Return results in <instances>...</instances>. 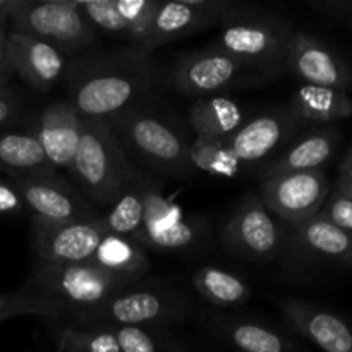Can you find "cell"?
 <instances>
[{"mask_svg": "<svg viewBox=\"0 0 352 352\" xmlns=\"http://www.w3.org/2000/svg\"><path fill=\"white\" fill-rule=\"evenodd\" d=\"M274 72L244 64L217 47L182 55L172 69V85L184 95L206 98L274 79Z\"/></svg>", "mask_w": 352, "mask_h": 352, "instance_id": "52a82bcc", "label": "cell"}, {"mask_svg": "<svg viewBox=\"0 0 352 352\" xmlns=\"http://www.w3.org/2000/svg\"><path fill=\"white\" fill-rule=\"evenodd\" d=\"M107 329L116 337L120 352H158L157 342L144 327L116 325Z\"/></svg>", "mask_w": 352, "mask_h": 352, "instance_id": "d6a6232c", "label": "cell"}, {"mask_svg": "<svg viewBox=\"0 0 352 352\" xmlns=\"http://www.w3.org/2000/svg\"><path fill=\"white\" fill-rule=\"evenodd\" d=\"M82 117L71 102H54L41 110L33 134L55 168H69L82 134Z\"/></svg>", "mask_w": 352, "mask_h": 352, "instance_id": "7402d4cb", "label": "cell"}, {"mask_svg": "<svg viewBox=\"0 0 352 352\" xmlns=\"http://www.w3.org/2000/svg\"><path fill=\"white\" fill-rule=\"evenodd\" d=\"M196 291L208 302L222 308L241 306L250 299L251 289L246 280L232 272L217 267H203L192 277Z\"/></svg>", "mask_w": 352, "mask_h": 352, "instance_id": "83f0119b", "label": "cell"}, {"mask_svg": "<svg viewBox=\"0 0 352 352\" xmlns=\"http://www.w3.org/2000/svg\"><path fill=\"white\" fill-rule=\"evenodd\" d=\"M229 342L241 352H291L292 344L274 329L248 320H236L223 327Z\"/></svg>", "mask_w": 352, "mask_h": 352, "instance_id": "f1b7e54d", "label": "cell"}, {"mask_svg": "<svg viewBox=\"0 0 352 352\" xmlns=\"http://www.w3.org/2000/svg\"><path fill=\"white\" fill-rule=\"evenodd\" d=\"M55 337L60 352H120L107 327H65Z\"/></svg>", "mask_w": 352, "mask_h": 352, "instance_id": "1f68e13d", "label": "cell"}, {"mask_svg": "<svg viewBox=\"0 0 352 352\" xmlns=\"http://www.w3.org/2000/svg\"><path fill=\"white\" fill-rule=\"evenodd\" d=\"M278 309L291 329L323 352H352V325L325 308L301 301L280 299Z\"/></svg>", "mask_w": 352, "mask_h": 352, "instance_id": "ac0fdd59", "label": "cell"}, {"mask_svg": "<svg viewBox=\"0 0 352 352\" xmlns=\"http://www.w3.org/2000/svg\"><path fill=\"white\" fill-rule=\"evenodd\" d=\"M330 195L325 170L294 172L263 179L258 196L268 212L294 229L318 215Z\"/></svg>", "mask_w": 352, "mask_h": 352, "instance_id": "30bf717a", "label": "cell"}, {"mask_svg": "<svg viewBox=\"0 0 352 352\" xmlns=\"http://www.w3.org/2000/svg\"><path fill=\"white\" fill-rule=\"evenodd\" d=\"M285 69L305 85L323 86L346 93L352 88L349 64L327 41L305 31H292Z\"/></svg>", "mask_w": 352, "mask_h": 352, "instance_id": "4fadbf2b", "label": "cell"}, {"mask_svg": "<svg viewBox=\"0 0 352 352\" xmlns=\"http://www.w3.org/2000/svg\"><path fill=\"white\" fill-rule=\"evenodd\" d=\"M0 170L12 179L54 177L57 168L50 164L33 133H0Z\"/></svg>", "mask_w": 352, "mask_h": 352, "instance_id": "cb8c5ba5", "label": "cell"}, {"mask_svg": "<svg viewBox=\"0 0 352 352\" xmlns=\"http://www.w3.org/2000/svg\"><path fill=\"white\" fill-rule=\"evenodd\" d=\"M189 165L191 168L215 175V177L230 179L239 172V160L230 153L226 140L199 138L189 144Z\"/></svg>", "mask_w": 352, "mask_h": 352, "instance_id": "4dcf8cb0", "label": "cell"}, {"mask_svg": "<svg viewBox=\"0 0 352 352\" xmlns=\"http://www.w3.org/2000/svg\"><path fill=\"white\" fill-rule=\"evenodd\" d=\"M133 282L116 277L96 265L43 263L38 261L24 289L69 306L72 318L85 309L96 308L103 301Z\"/></svg>", "mask_w": 352, "mask_h": 352, "instance_id": "5b68a950", "label": "cell"}, {"mask_svg": "<svg viewBox=\"0 0 352 352\" xmlns=\"http://www.w3.org/2000/svg\"><path fill=\"white\" fill-rule=\"evenodd\" d=\"M336 191L340 192L342 196H346V198H349L352 201V179L339 177V181H337L336 184Z\"/></svg>", "mask_w": 352, "mask_h": 352, "instance_id": "ab89813d", "label": "cell"}, {"mask_svg": "<svg viewBox=\"0 0 352 352\" xmlns=\"http://www.w3.org/2000/svg\"><path fill=\"white\" fill-rule=\"evenodd\" d=\"M89 263L133 284L140 282L150 268L146 254L140 244L129 237L110 232L98 244Z\"/></svg>", "mask_w": 352, "mask_h": 352, "instance_id": "4316f807", "label": "cell"}, {"mask_svg": "<svg viewBox=\"0 0 352 352\" xmlns=\"http://www.w3.org/2000/svg\"><path fill=\"white\" fill-rule=\"evenodd\" d=\"M309 7L320 16L352 28V0H309Z\"/></svg>", "mask_w": 352, "mask_h": 352, "instance_id": "e575fe53", "label": "cell"}, {"mask_svg": "<svg viewBox=\"0 0 352 352\" xmlns=\"http://www.w3.org/2000/svg\"><path fill=\"white\" fill-rule=\"evenodd\" d=\"M158 3L160 0H88L79 7L93 28L129 38L131 47L141 48Z\"/></svg>", "mask_w": 352, "mask_h": 352, "instance_id": "d6986e66", "label": "cell"}, {"mask_svg": "<svg viewBox=\"0 0 352 352\" xmlns=\"http://www.w3.org/2000/svg\"><path fill=\"white\" fill-rule=\"evenodd\" d=\"M285 251L296 265L352 268V236L316 215L299 227H287ZM284 251V253H285Z\"/></svg>", "mask_w": 352, "mask_h": 352, "instance_id": "e0dca14e", "label": "cell"}, {"mask_svg": "<svg viewBox=\"0 0 352 352\" xmlns=\"http://www.w3.org/2000/svg\"><path fill=\"white\" fill-rule=\"evenodd\" d=\"M236 7L230 0H160L141 50L150 54L157 47L219 24Z\"/></svg>", "mask_w": 352, "mask_h": 352, "instance_id": "7c38bea8", "label": "cell"}, {"mask_svg": "<svg viewBox=\"0 0 352 352\" xmlns=\"http://www.w3.org/2000/svg\"><path fill=\"white\" fill-rule=\"evenodd\" d=\"M220 31L213 47L244 64L274 74L285 71L292 24L272 14H260L237 6L219 23Z\"/></svg>", "mask_w": 352, "mask_h": 352, "instance_id": "3957f363", "label": "cell"}, {"mask_svg": "<svg viewBox=\"0 0 352 352\" xmlns=\"http://www.w3.org/2000/svg\"><path fill=\"white\" fill-rule=\"evenodd\" d=\"M57 352H60V351H57Z\"/></svg>", "mask_w": 352, "mask_h": 352, "instance_id": "ee69618b", "label": "cell"}, {"mask_svg": "<svg viewBox=\"0 0 352 352\" xmlns=\"http://www.w3.org/2000/svg\"><path fill=\"white\" fill-rule=\"evenodd\" d=\"M203 236V220L186 217L181 206L164 195L160 184L151 192L143 227L134 237V243L158 251H181L198 244Z\"/></svg>", "mask_w": 352, "mask_h": 352, "instance_id": "9a60e30c", "label": "cell"}, {"mask_svg": "<svg viewBox=\"0 0 352 352\" xmlns=\"http://www.w3.org/2000/svg\"><path fill=\"white\" fill-rule=\"evenodd\" d=\"M158 184L160 181L136 168L133 177L126 182L112 205L102 215L107 230L110 234L129 237L134 241V237L140 234L141 227H143L144 213H146L151 192Z\"/></svg>", "mask_w": 352, "mask_h": 352, "instance_id": "603a6c76", "label": "cell"}, {"mask_svg": "<svg viewBox=\"0 0 352 352\" xmlns=\"http://www.w3.org/2000/svg\"><path fill=\"white\" fill-rule=\"evenodd\" d=\"M9 24L10 33L47 41L65 57H78L95 41L79 0H23Z\"/></svg>", "mask_w": 352, "mask_h": 352, "instance_id": "8992f818", "label": "cell"}, {"mask_svg": "<svg viewBox=\"0 0 352 352\" xmlns=\"http://www.w3.org/2000/svg\"><path fill=\"white\" fill-rule=\"evenodd\" d=\"M340 177L352 179V148L344 155L342 162H340Z\"/></svg>", "mask_w": 352, "mask_h": 352, "instance_id": "60d3db41", "label": "cell"}, {"mask_svg": "<svg viewBox=\"0 0 352 352\" xmlns=\"http://www.w3.org/2000/svg\"><path fill=\"white\" fill-rule=\"evenodd\" d=\"M67 170L71 184L93 206L107 210L133 177L136 167L107 120L85 119L79 148Z\"/></svg>", "mask_w": 352, "mask_h": 352, "instance_id": "7a4b0ae2", "label": "cell"}, {"mask_svg": "<svg viewBox=\"0 0 352 352\" xmlns=\"http://www.w3.org/2000/svg\"><path fill=\"white\" fill-rule=\"evenodd\" d=\"M119 143L131 148L143 164L155 172L170 177H186L189 165V144L162 119L146 110L129 107L107 119ZM122 146V148H124Z\"/></svg>", "mask_w": 352, "mask_h": 352, "instance_id": "277c9868", "label": "cell"}, {"mask_svg": "<svg viewBox=\"0 0 352 352\" xmlns=\"http://www.w3.org/2000/svg\"><path fill=\"white\" fill-rule=\"evenodd\" d=\"M188 311L186 301L174 291L162 287H140L138 282L126 285L96 308L74 316L79 327H144L175 322Z\"/></svg>", "mask_w": 352, "mask_h": 352, "instance_id": "ba28073f", "label": "cell"}, {"mask_svg": "<svg viewBox=\"0 0 352 352\" xmlns=\"http://www.w3.org/2000/svg\"><path fill=\"white\" fill-rule=\"evenodd\" d=\"M222 239L237 256L251 261L274 260L287 246V227L275 219L258 192L244 196L223 227Z\"/></svg>", "mask_w": 352, "mask_h": 352, "instance_id": "9c48e42d", "label": "cell"}, {"mask_svg": "<svg viewBox=\"0 0 352 352\" xmlns=\"http://www.w3.org/2000/svg\"><path fill=\"white\" fill-rule=\"evenodd\" d=\"M65 79L71 103L82 119L107 120L162 82V69L150 54L127 47L74 57Z\"/></svg>", "mask_w": 352, "mask_h": 352, "instance_id": "6da1fadb", "label": "cell"}, {"mask_svg": "<svg viewBox=\"0 0 352 352\" xmlns=\"http://www.w3.org/2000/svg\"><path fill=\"white\" fill-rule=\"evenodd\" d=\"M12 182L23 199L24 208L31 212L34 222L58 226L100 215L71 182L58 175L12 179Z\"/></svg>", "mask_w": 352, "mask_h": 352, "instance_id": "8fae6325", "label": "cell"}, {"mask_svg": "<svg viewBox=\"0 0 352 352\" xmlns=\"http://www.w3.org/2000/svg\"><path fill=\"white\" fill-rule=\"evenodd\" d=\"M33 223V243L43 263H85L91 260L96 248L109 234L102 215L78 222Z\"/></svg>", "mask_w": 352, "mask_h": 352, "instance_id": "5bb4252c", "label": "cell"}, {"mask_svg": "<svg viewBox=\"0 0 352 352\" xmlns=\"http://www.w3.org/2000/svg\"><path fill=\"white\" fill-rule=\"evenodd\" d=\"M302 127L289 109L272 110L246 120L226 143L239 164H256L284 150Z\"/></svg>", "mask_w": 352, "mask_h": 352, "instance_id": "2e32d148", "label": "cell"}, {"mask_svg": "<svg viewBox=\"0 0 352 352\" xmlns=\"http://www.w3.org/2000/svg\"><path fill=\"white\" fill-rule=\"evenodd\" d=\"M9 81H10V78L0 74V88H6V86H9Z\"/></svg>", "mask_w": 352, "mask_h": 352, "instance_id": "7bdbcfd3", "label": "cell"}, {"mask_svg": "<svg viewBox=\"0 0 352 352\" xmlns=\"http://www.w3.org/2000/svg\"><path fill=\"white\" fill-rule=\"evenodd\" d=\"M339 143L340 133L337 127H316L292 140L280 153L270 158L265 164L260 177L268 179L294 172L323 170V167L336 157Z\"/></svg>", "mask_w": 352, "mask_h": 352, "instance_id": "ffe728a7", "label": "cell"}, {"mask_svg": "<svg viewBox=\"0 0 352 352\" xmlns=\"http://www.w3.org/2000/svg\"><path fill=\"white\" fill-rule=\"evenodd\" d=\"M168 352H188V351H186L184 347L179 346V344L170 342V346H168Z\"/></svg>", "mask_w": 352, "mask_h": 352, "instance_id": "b9f144b4", "label": "cell"}, {"mask_svg": "<svg viewBox=\"0 0 352 352\" xmlns=\"http://www.w3.org/2000/svg\"><path fill=\"white\" fill-rule=\"evenodd\" d=\"M0 74L10 76L14 74L12 58H10V48H9V31L6 28L0 26Z\"/></svg>", "mask_w": 352, "mask_h": 352, "instance_id": "74e56055", "label": "cell"}, {"mask_svg": "<svg viewBox=\"0 0 352 352\" xmlns=\"http://www.w3.org/2000/svg\"><path fill=\"white\" fill-rule=\"evenodd\" d=\"M318 215H322L323 219H327L333 226L352 236V201L340 192H337L336 189L330 191L329 198H327L325 205Z\"/></svg>", "mask_w": 352, "mask_h": 352, "instance_id": "836d02e7", "label": "cell"}, {"mask_svg": "<svg viewBox=\"0 0 352 352\" xmlns=\"http://www.w3.org/2000/svg\"><path fill=\"white\" fill-rule=\"evenodd\" d=\"M246 122V112L227 95L198 98L189 110V126L199 138L227 140Z\"/></svg>", "mask_w": 352, "mask_h": 352, "instance_id": "484cf974", "label": "cell"}, {"mask_svg": "<svg viewBox=\"0 0 352 352\" xmlns=\"http://www.w3.org/2000/svg\"><path fill=\"white\" fill-rule=\"evenodd\" d=\"M19 112V103L9 86L0 88V127L9 124Z\"/></svg>", "mask_w": 352, "mask_h": 352, "instance_id": "8d00e7d4", "label": "cell"}, {"mask_svg": "<svg viewBox=\"0 0 352 352\" xmlns=\"http://www.w3.org/2000/svg\"><path fill=\"white\" fill-rule=\"evenodd\" d=\"M16 316H41V318L65 320L72 318L69 306L62 305L57 299L36 294L28 289L19 292L0 294V322L16 318Z\"/></svg>", "mask_w": 352, "mask_h": 352, "instance_id": "f546056e", "label": "cell"}, {"mask_svg": "<svg viewBox=\"0 0 352 352\" xmlns=\"http://www.w3.org/2000/svg\"><path fill=\"white\" fill-rule=\"evenodd\" d=\"M287 109L305 127L309 124H332L352 116V100L346 91L302 85L292 93Z\"/></svg>", "mask_w": 352, "mask_h": 352, "instance_id": "d4e9b609", "label": "cell"}, {"mask_svg": "<svg viewBox=\"0 0 352 352\" xmlns=\"http://www.w3.org/2000/svg\"><path fill=\"white\" fill-rule=\"evenodd\" d=\"M9 48L14 72L28 86L40 91L54 88L58 79L65 76L71 62L54 45L10 31Z\"/></svg>", "mask_w": 352, "mask_h": 352, "instance_id": "44dd1931", "label": "cell"}, {"mask_svg": "<svg viewBox=\"0 0 352 352\" xmlns=\"http://www.w3.org/2000/svg\"><path fill=\"white\" fill-rule=\"evenodd\" d=\"M21 210L24 205L14 182L0 181V215H16Z\"/></svg>", "mask_w": 352, "mask_h": 352, "instance_id": "d590c367", "label": "cell"}, {"mask_svg": "<svg viewBox=\"0 0 352 352\" xmlns=\"http://www.w3.org/2000/svg\"><path fill=\"white\" fill-rule=\"evenodd\" d=\"M21 3L23 0H0V26L6 28L7 23H10Z\"/></svg>", "mask_w": 352, "mask_h": 352, "instance_id": "f35d334b", "label": "cell"}]
</instances>
